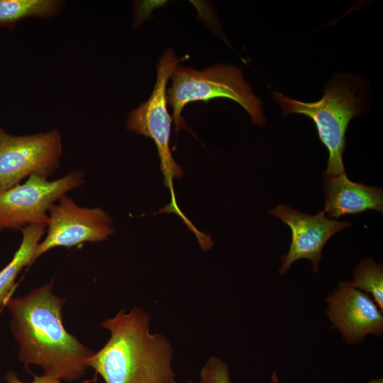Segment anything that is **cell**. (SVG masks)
Returning a JSON list of instances; mask_svg holds the SVG:
<instances>
[{"mask_svg":"<svg viewBox=\"0 0 383 383\" xmlns=\"http://www.w3.org/2000/svg\"><path fill=\"white\" fill-rule=\"evenodd\" d=\"M272 382L273 383H279L275 374H273L272 375Z\"/></svg>","mask_w":383,"mask_h":383,"instance_id":"18","label":"cell"},{"mask_svg":"<svg viewBox=\"0 0 383 383\" xmlns=\"http://www.w3.org/2000/svg\"><path fill=\"white\" fill-rule=\"evenodd\" d=\"M47 227V235L34 252L33 262L53 248L101 242L114 232L111 218L106 211L79 206L67 194L50 209Z\"/></svg>","mask_w":383,"mask_h":383,"instance_id":"8","label":"cell"},{"mask_svg":"<svg viewBox=\"0 0 383 383\" xmlns=\"http://www.w3.org/2000/svg\"><path fill=\"white\" fill-rule=\"evenodd\" d=\"M172 84L167 89V102L172 107V117L178 131L186 127L182 117L183 108L193 101H208L226 98L239 104L250 115L253 123L263 126L262 102L244 79L240 68L218 65L203 70L177 65L172 74Z\"/></svg>","mask_w":383,"mask_h":383,"instance_id":"3","label":"cell"},{"mask_svg":"<svg viewBox=\"0 0 383 383\" xmlns=\"http://www.w3.org/2000/svg\"><path fill=\"white\" fill-rule=\"evenodd\" d=\"M326 313L335 328L349 344H357L367 335L383 333L382 311L372 297L343 281L326 298Z\"/></svg>","mask_w":383,"mask_h":383,"instance_id":"9","label":"cell"},{"mask_svg":"<svg viewBox=\"0 0 383 383\" xmlns=\"http://www.w3.org/2000/svg\"><path fill=\"white\" fill-rule=\"evenodd\" d=\"M53 281L24 296L9 299L10 325L19 344V360L26 367L37 365L44 374L73 382L83 377L94 353L63 326L65 299L52 292Z\"/></svg>","mask_w":383,"mask_h":383,"instance_id":"1","label":"cell"},{"mask_svg":"<svg viewBox=\"0 0 383 383\" xmlns=\"http://www.w3.org/2000/svg\"><path fill=\"white\" fill-rule=\"evenodd\" d=\"M111 337L87 360L105 383H176L172 347L150 331V316L140 308L120 311L102 323Z\"/></svg>","mask_w":383,"mask_h":383,"instance_id":"2","label":"cell"},{"mask_svg":"<svg viewBox=\"0 0 383 383\" xmlns=\"http://www.w3.org/2000/svg\"><path fill=\"white\" fill-rule=\"evenodd\" d=\"M62 5V2L54 0H0V26L13 30L26 18L53 16Z\"/></svg>","mask_w":383,"mask_h":383,"instance_id":"13","label":"cell"},{"mask_svg":"<svg viewBox=\"0 0 383 383\" xmlns=\"http://www.w3.org/2000/svg\"><path fill=\"white\" fill-rule=\"evenodd\" d=\"M274 98L283 115L300 113L310 118L316 125L318 138L327 148L329 156L324 174L334 176L345 172L343 155L349 123L362 111V102L356 87L346 78L328 83L322 98L304 102L274 92Z\"/></svg>","mask_w":383,"mask_h":383,"instance_id":"4","label":"cell"},{"mask_svg":"<svg viewBox=\"0 0 383 383\" xmlns=\"http://www.w3.org/2000/svg\"><path fill=\"white\" fill-rule=\"evenodd\" d=\"M367 383H383L382 378L377 379H372Z\"/></svg>","mask_w":383,"mask_h":383,"instance_id":"17","label":"cell"},{"mask_svg":"<svg viewBox=\"0 0 383 383\" xmlns=\"http://www.w3.org/2000/svg\"><path fill=\"white\" fill-rule=\"evenodd\" d=\"M33 377L34 379L32 382H23L18 379L14 372L9 371L6 375V380L7 383H62L61 380L46 374L42 376L33 374Z\"/></svg>","mask_w":383,"mask_h":383,"instance_id":"16","label":"cell"},{"mask_svg":"<svg viewBox=\"0 0 383 383\" xmlns=\"http://www.w3.org/2000/svg\"><path fill=\"white\" fill-rule=\"evenodd\" d=\"M200 383H231L227 365L216 357H210L200 372Z\"/></svg>","mask_w":383,"mask_h":383,"instance_id":"15","label":"cell"},{"mask_svg":"<svg viewBox=\"0 0 383 383\" xmlns=\"http://www.w3.org/2000/svg\"><path fill=\"white\" fill-rule=\"evenodd\" d=\"M184 383H194V382H192V380H188L187 382H184Z\"/></svg>","mask_w":383,"mask_h":383,"instance_id":"19","label":"cell"},{"mask_svg":"<svg viewBox=\"0 0 383 383\" xmlns=\"http://www.w3.org/2000/svg\"><path fill=\"white\" fill-rule=\"evenodd\" d=\"M351 282L355 287L371 294L377 306L383 311V267L372 259L362 260L357 265Z\"/></svg>","mask_w":383,"mask_h":383,"instance_id":"14","label":"cell"},{"mask_svg":"<svg viewBox=\"0 0 383 383\" xmlns=\"http://www.w3.org/2000/svg\"><path fill=\"white\" fill-rule=\"evenodd\" d=\"M83 182L84 174L78 170L54 181L32 175L24 183L0 192V232L5 228L21 230L31 224L47 225L51 206Z\"/></svg>","mask_w":383,"mask_h":383,"instance_id":"7","label":"cell"},{"mask_svg":"<svg viewBox=\"0 0 383 383\" xmlns=\"http://www.w3.org/2000/svg\"><path fill=\"white\" fill-rule=\"evenodd\" d=\"M179 60L171 48H167L160 58L157 66V79L150 98L133 110L126 121L128 130L149 137L155 142L160 159L164 184L170 188L171 204L167 212L182 217L189 226L191 222L182 214L177 205L173 189V180L179 179L183 170L176 162L170 148L172 118L167 109V84Z\"/></svg>","mask_w":383,"mask_h":383,"instance_id":"5","label":"cell"},{"mask_svg":"<svg viewBox=\"0 0 383 383\" xmlns=\"http://www.w3.org/2000/svg\"><path fill=\"white\" fill-rule=\"evenodd\" d=\"M324 211L327 217L339 218L367 210L382 212L381 189L351 181L345 172L331 176L324 174Z\"/></svg>","mask_w":383,"mask_h":383,"instance_id":"11","label":"cell"},{"mask_svg":"<svg viewBox=\"0 0 383 383\" xmlns=\"http://www.w3.org/2000/svg\"><path fill=\"white\" fill-rule=\"evenodd\" d=\"M47 225L31 224L21 231L22 241L11 261L0 271V306L10 299L15 280L24 267L33 263L34 252L45 232Z\"/></svg>","mask_w":383,"mask_h":383,"instance_id":"12","label":"cell"},{"mask_svg":"<svg viewBox=\"0 0 383 383\" xmlns=\"http://www.w3.org/2000/svg\"><path fill=\"white\" fill-rule=\"evenodd\" d=\"M269 212L289 226L292 232L289 250L282 257L280 274L286 273L294 262L302 258L309 260L313 270L318 272L325 244L334 234L351 226L346 221L329 218L323 210L316 215H309L279 204Z\"/></svg>","mask_w":383,"mask_h":383,"instance_id":"10","label":"cell"},{"mask_svg":"<svg viewBox=\"0 0 383 383\" xmlns=\"http://www.w3.org/2000/svg\"><path fill=\"white\" fill-rule=\"evenodd\" d=\"M62 152L59 132L13 135L0 128V192L26 177L48 179L58 168Z\"/></svg>","mask_w":383,"mask_h":383,"instance_id":"6","label":"cell"}]
</instances>
